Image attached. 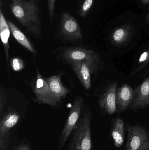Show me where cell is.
<instances>
[{"label": "cell", "instance_id": "1", "mask_svg": "<svg viewBox=\"0 0 149 150\" xmlns=\"http://www.w3.org/2000/svg\"><path fill=\"white\" fill-rule=\"evenodd\" d=\"M10 11L15 18L35 38L42 34L41 11L37 0H11Z\"/></svg>", "mask_w": 149, "mask_h": 150}, {"label": "cell", "instance_id": "2", "mask_svg": "<svg viewBox=\"0 0 149 150\" xmlns=\"http://www.w3.org/2000/svg\"><path fill=\"white\" fill-rule=\"evenodd\" d=\"M26 107L25 102L18 97L6 98L5 106L0 113V140L9 138L11 129L21 120V110H25Z\"/></svg>", "mask_w": 149, "mask_h": 150}, {"label": "cell", "instance_id": "3", "mask_svg": "<svg viewBox=\"0 0 149 150\" xmlns=\"http://www.w3.org/2000/svg\"><path fill=\"white\" fill-rule=\"evenodd\" d=\"M67 150H93L90 112H85L79 120L72 133Z\"/></svg>", "mask_w": 149, "mask_h": 150}, {"label": "cell", "instance_id": "4", "mask_svg": "<svg viewBox=\"0 0 149 150\" xmlns=\"http://www.w3.org/2000/svg\"><path fill=\"white\" fill-rule=\"evenodd\" d=\"M56 28L59 36L66 41L73 42L83 39L78 20L66 11H62L60 13Z\"/></svg>", "mask_w": 149, "mask_h": 150}, {"label": "cell", "instance_id": "5", "mask_svg": "<svg viewBox=\"0 0 149 150\" xmlns=\"http://www.w3.org/2000/svg\"><path fill=\"white\" fill-rule=\"evenodd\" d=\"M84 105L83 98L79 96L76 97L66 119L64 127L59 136L58 148L60 149L64 148L66 142L75 129L79 120Z\"/></svg>", "mask_w": 149, "mask_h": 150}, {"label": "cell", "instance_id": "6", "mask_svg": "<svg viewBox=\"0 0 149 150\" xmlns=\"http://www.w3.org/2000/svg\"><path fill=\"white\" fill-rule=\"evenodd\" d=\"M36 71V77L32 87L36 101L39 104H46L55 107L60 100L52 92L37 68Z\"/></svg>", "mask_w": 149, "mask_h": 150}, {"label": "cell", "instance_id": "7", "mask_svg": "<svg viewBox=\"0 0 149 150\" xmlns=\"http://www.w3.org/2000/svg\"><path fill=\"white\" fill-rule=\"evenodd\" d=\"M63 59L69 63L81 61H90L93 62L100 68L102 65L99 55L94 51L81 47H69L63 51Z\"/></svg>", "mask_w": 149, "mask_h": 150}, {"label": "cell", "instance_id": "8", "mask_svg": "<svg viewBox=\"0 0 149 150\" xmlns=\"http://www.w3.org/2000/svg\"><path fill=\"white\" fill-rule=\"evenodd\" d=\"M128 139L126 150H149V135L139 125L127 127Z\"/></svg>", "mask_w": 149, "mask_h": 150}, {"label": "cell", "instance_id": "9", "mask_svg": "<svg viewBox=\"0 0 149 150\" xmlns=\"http://www.w3.org/2000/svg\"><path fill=\"white\" fill-rule=\"evenodd\" d=\"M71 64L83 87L85 90H90L92 86L91 75L98 72L100 68L90 61L78 62Z\"/></svg>", "mask_w": 149, "mask_h": 150}, {"label": "cell", "instance_id": "10", "mask_svg": "<svg viewBox=\"0 0 149 150\" xmlns=\"http://www.w3.org/2000/svg\"><path fill=\"white\" fill-rule=\"evenodd\" d=\"M117 83L109 85L99 99L100 107L106 113L113 114L117 111Z\"/></svg>", "mask_w": 149, "mask_h": 150}, {"label": "cell", "instance_id": "11", "mask_svg": "<svg viewBox=\"0 0 149 150\" xmlns=\"http://www.w3.org/2000/svg\"><path fill=\"white\" fill-rule=\"evenodd\" d=\"M149 107V76L134 90V96L129 108L139 110Z\"/></svg>", "mask_w": 149, "mask_h": 150}, {"label": "cell", "instance_id": "12", "mask_svg": "<svg viewBox=\"0 0 149 150\" xmlns=\"http://www.w3.org/2000/svg\"><path fill=\"white\" fill-rule=\"evenodd\" d=\"M134 32L133 27L129 24H126L117 27L111 33L110 42L116 46L124 45L132 38Z\"/></svg>", "mask_w": 149, "mask_h": 150}, {"label": "cell", "instance_id": "13", "mask_svg": "<svg viewBox=\"0 0 149 150\" xmlns=\"http://www.w3.org/2000/svg\"><path fill=\"white\" fill-rule=\"evenodd\" d=\"M3 5L2 0H1L0 1V35H1V40L3 44L4 51H5L9 74V76H10L9 61V50L10 48L9 39L11 32L8 25L7 20L5 19V17L3 15L2 10Z\"/></svg>", "mask_w": 149, "mask_h": 150}, {"label": "cell", "instance_id": "14", "mask_svg": "<svg viewBox=\"0 0 149 150\" xmlns=\"http://www.w3.org/2000/svg\"><path fill=\"white\" fill-rule=\"evenodd\" d=\"M134 96V90L127 83H124L117 90V111L122 112L125 111L132 102Z\"/></svg>", "mask_w": 149, "mask_h": 150}, {"label": "cell", "instance_id": "15", "mask_svg": "<svg viewBox=\"0 0 149 150\" xmlns=\"http://www.w3.org/2000/svg\"><path fill=\"white\" fill-rule=\"evenodd\" d=\"M45 79L52 92L60 100L62 98H65L70 92V90L61 83L60 75L51 76Z\"/></svg>", "mask_w": 149, "mask_h": 150}, {"label": "cell", "instance_id": "16", "mask_svg": "<svg viewBox=\"0 0 149 150\" xmlns=\"http://www.w3.org/2000/svg\"><path fill=\"white\" fill-rule=\"evenodd\" d=\"M10 32L15 39L22 46L34 54H36V51L31 42L27 36L16 25L10 20H7Z\"/></svg>", "mask_w": 149, "mask_h": 150}, {"label": "cell", "instance_id": "17", "mask_svg": "<svg viewBox=\"0 0 149 150\" xmlns=\"http://www.w3.org/2000/svg\"><path fill=\"white\" fill-rule=\"evenodd\" d=\"M112 136L116 148L122 146L124 140V123L120 118H117L112 129Z\"/></svg>", "mask_w": 149, "mask_h": 150}, {"label": "cell", "instance_id": "18", "mask_svg": "<svg viewBox=\"0 0 149 150\" xmlns=\"http://www.w3.org/2000/svg\"><path fill=\"white\" fill-rule=\"evenodd\" d=\"M95 0H78L77 13L80 17L85 18L87 16L94 3Z\"/></svg>", "mask_w": 149, "mask_h": 150}, {"label": "cell", "instance_id": "19", "mask_svg": "<svg viewBox=\"0 0 149 150\" xmlns=\"http://www.w3.org/2000/svg\"><path fill=\"white\" fill-rule=\"evenodd\" d=\"M149 63V49L143 51L139 57L137 62V66L134 70L132 71L131 75L133 76L135 74L138 73L144 68Z\"/></svg>", "mask_w": 149, "mask_h": 150}, {"label": "cell", "instance_id": "20", "mask_svg": "<svg viewBox=\"0 0 149 150\" xmlns=\"http://www.w3.org/2000/svg\"><path fill=\"white\" fill-rule=\"evenodd\" d=\"M10 65L14 72H19L24 69V63L22 59L19 57H14L10 60Z\"/></svg>", "mask_w": 149, "mask_h": 150}, {"label": "cell", "instance_id": "21", "mask_svg": "<svg viewBox=\"0 0 149 150\" xmlns=\"http://www.w3.org/2000/svg\"><path fill=\"white\" fill-rule=\"evenodd\" d=\"M56 1V0H47L48 14L51 24H52L54 18Z\"/></svg>", "mask_w": 149, "mask_h": 150}, {"label": "cell", "instance_id": "22", "mask_svg": "<svg viewBox=\"0 0 149 150\" xmlns=\"http://www.w3.org/2000/svg\"><path fill=\"white\" fill-rule=\"evenodd\" d=\"M15 150H31V149L26 144H22L16 148Z\"/></svg>", "mask_w": 149, "mask_h": 150}, {"label": "cell", "instance_id": "23", "mask_svg": "<svg viewBox=\"0 0 149 150\" xmlns=\"http://www.w3.org/2000/svg\"><path fill=\"white\" fill-rule=\"evenodd\" d=\"M141 1L143 4H149V0H141Z\"/></svg>", "mask_w": 149, "mask_h": 150}, {"label": "cell", "instance_id": "24", "mask_svg": "<svg viewBox=\"0 0 149 150\" xmlns=\"http://www.w3.org/2000/svg\"><path fill=\"white\" fill-rule=\"evenodd\" d=\"M146 22L149 25V12L146 16Z\"/></svg>", "mask_w": 149, "mask_h": 150}]
</instances>
